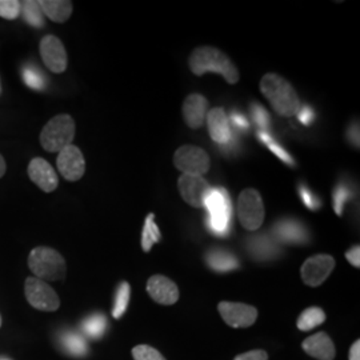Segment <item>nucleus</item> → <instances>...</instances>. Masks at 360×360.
I'll use <instances>...</instances> for the list:
<instances>
[{
	"label": "nucleus",
	"instance_id": "1",
	"mask_svg": "<svg viewBox=\"0 0 360 360\" xmlns=\"http://www.w3.org/2000/svg\"><path fill=\"white\" fill-rule=\"evenodd\" d=\"M260 91L276 114L284 117L297 115L302 102L288 80L276 74H267L260 80Z\"/></svg>",
	"mask_w": 360,
	"mask_h": 360
},
{
	"label": "nucleus",
	"instance_id": "2",
	"mask_svg": "<svg viewBox=\"0 0 360 360\" xmlns=\"http://www.w3.org/2000/svg\"><path fill=\"white\" fill-rule=\"evenodd\" d=\"M188 65L198 77H202L207 72H215L223 75L229 84H236L239 82L238 68L232 63L231 59L215 47L203 46L195 49L190 56Z\"/></svg>",
	"mask_w": 360,
	"mask_h": 360
},
{
	"label": "nucleus",
	"instance_id": "3",
	"mask_svg": "<svg viewBox=\"0 0 360 360\" xmlns=\"http://www.w3.org/2000/svg\"><path fill=\"white\" fill-rule=\"evenodd\" d=\"M205 207L208 211L207 229L219 236L229 235L232 217L231 199L229 193L221 187L211 188Z\"/></svg>",
	"mask_w": 360,
	"mask_h": 360
},
{
	"label": "nucleus",
	"instance_id": "4",
	"mask_svg": "<svg viewBox=\"0 0 360 360\" xmlns=\"http://www.w3.org/2000/svg\"><path fill=\"white\" fill-rule=\"evenodd\" d=\"M28 267L40 281H62L65 276V260L56 250L37 247L30 252Z\"/></svg>",
	"mask_w": 360,
	"mask_h": 360
},
{
	"label": "nucleus",
	"instance_id": "5",
	"mask_svg": "<svg viewBox=\"0 0 360 360\" xmlns=\"http://www.w3.org/2000/svg\"><path fill=\"white\" fill-rule=\"evenodd\" d=\"M77 126L74 119L67 114L53 116L40 132V144L49 153H60L72 144Z\"/></svg>",
	"mask_w": 360,
	"mask_h": 360
},
{
	"label": "nucleus",
	"instance_id": "6",
	"mask_svg": "<svg viewBox=\"0 0 360 360\" xmlns=\"http://www.w3.org/2000/svg\"><path fill=\"white\" fill-rule=\"evenodd\" d=\"M238 217L240 224L248 231H257L266 217V210L260 193L254 188L243 190L238 199Z\"/></svg>",
	"mask_w": 360,
	"mask_h": 360
},
{
	"label": "nucleus",
	"instance_id": "7",
	"mask_svg": "<svg viewBox=\"0 0 360 360\" xmlns=\"http://www.w3.org/2000/svg\"><path fill=\"white\" fill-rule=\"evenodd\" d=\"M175 167L186 175L203 176L210 169V156L200 147L186 144L181 146L174 155Z\"/></svg>",
	"mask_w": 360,
	"mask_h": 360
},
{
	"label": "nucleus",
	"instance_id": "8",
	"mask_svg": "<svg viewBox=\"0 0 360 360\" xmlns=\"http://www.w3.org/2000/svg\"><path fill=\"white\" fill-rule=\"evenodd\" d=\"M25 292L28 303L34 309L52 312L60 306V299L51 285L38 278H27Z\"/></svg>",
	"mask_w": 360,
	"mask_h": 360
},
{
	"label": "nucleus",
	"instance_id": "9",
	"mask_svg": "<svg viewBox=\"0 0 360 360\" xmlns=\"http://www.w3.org/2000/svg\"><path fill=\"white\" fill-rule=\"evenodd\" d=\"M335 264L334 257L327 254L309 257L300 269L302 281L309 287H319L334 271Z\"/></svg>",
	"mask_w": 360,
	"mask_h": 360
},
{
	"label": "nucleus",
	"instance_id": "10",
	"mask_svg": "<svg viewBox=\"0 0 360 360\" xmlns=\"http://www.w3.org/2000/svg\"><path fill=\"white\" fill-rule=\"evenodd\" d=\"M39 51L43 63L53 74H62L67 70V51L60 39L53 35H46L40 40Z\"/></svg>",
	"mask_w": 360,
	"mask_h": 360
},
{
	"label": "nucleus",
	"instance_id": "11",
	"mask_svg": "<svg viewBox=\"0 0 360 360\" xmlns=\"http://www.w3.org/2000/svg\"><path fill=\"white\" fill-rule=\"evenodd\" d=\"M178 188L181 199L186 203L195 208H203L212 187H210L208 181L203 176L183 174L178 180Z\"/></svg>",
	"mask_w": 360,
	"mask_h": 360
},
{
	"label": "nucleus",
	"instance_id": "12",
	"mask_svg": "<svg viewBox=\"0 0 360 360\" xmlns=\"http://www.w3.org/2000/svg\"><path fill=\"white\" fill-rule=\"evenodd\" d=\"M56 166L60 175L68 181H77L82 179L86 172L84 156L74 144L67 146L59 153L56 159Z\"/></svg>",
	"mask_w": 360,
	"mask_h": 360
},
{
	"label": "nucleus",
	"instance_id": "13",
	"mask_svg": "<svg viewBox=\"0 0 360 360\" xmlns=\"http://www.w3.org/2000/svg\"><path fill=\"white\" fill-rule=\"evenodd\" d=\"M219 314L232 328H245L257 322V309L245 303L220 302Z\"/></svg>",
	"mask_w": 360,
	"mask_h": 360
},
{
	"label": "nucleus",
	"instance_id": "14",
	"mask_svg": "<svg viewBox=\"0 0 360 360\" xmlns=\"http://www.w3.org/2000/svg\"><path fill=\"white\" fill-rule=\"evenodd\" d=\"M28 178L44 193H52L59 186V178L51 165L43 158H34L28 165Z\"/></svg>",
	"mask_w": 360,
	"mask_h": 360
},
{
	"label": "nucleus",
	"instance_id": "15",
	"mask_svg": "<svg viewBox=\"0 0 360 360\" xmlns=\"http://www.w3.org/2000/svg\"><path fill=\"white\" fill-rule=\"evenodd\" d=\"M147 292L156 303L163 306L175 304L179 300L178 285L163 275H154L148 279Z\"/></svg>",
	"mask_w": 360,
	"mask_h": 360
},
{
	"label": "nucleus",
	"instance_id": "16",
	"mask_svg": "<svg viewBox=\"0 0 360 360\" xmlns=\"http://www.w3.org/2000/svg\"><path fill=\"white\" fill-rule=\"evenodd\" d=\"M274 233L281 242L291 245H303L309 239V231L304 224L292 218L278 220L274 226Z\"/></svg>",
	"mask_w": 360,
	"mask_h": 360
},
{
	"label": "nucleus",
	"instance_id": "17",
	"mask_svg": "<svg viewBox=\"0 0 360 360\" xmlns=\"http://www.w3.org/2000/svg\"><path fill=\"white\" fill-rule=\"evenodd\" d=\"M183 119L190 129H200L206 122L208 101L200 94H191L183 102Z\"/></svg>",
	"mask_w": 360,
	"mask_h": 360
},
{
	"label": "nucleus",
	"instance_id": "18",
	"mask_svg": "<svg viewBox=\"0 0 360 360\" xmlns=\"http://www.w3.org/2000/svg\"><path fill=\"white\" fill-rule=\"evenodd\" d=\"M207 129L211 139L218 144H226L231 139V126L227 112L223 108H212L207 112Z\"/></svg>",
	"mask_w": 360,
	"mask_h": 360
},
{
	"label": "nucleus",
	"instance_id": "19",
	"mask_svg": "<svg viewBox=\"0 0 360 360\" xmlns=\"http://www.w3.org/2000/svg\"><path fill=\"white\" fill-rule=\"evenodd\" d=\"M303 349L309 356L318 360H334L335 346L331 338L326 333H318L303 342Z\"/></svg>",
	"mask_w": 360,
	"mask_h": 360
},
{
	"label": "nucleus",
	"instance_id": "20",
	"mask_svg": "<svg viewBox=\"0 0 360 360\" xmlns=\"http://www.w3.org/2000/svg\"><path fill=\"white\" fill-rule=\"evenodd\" d=\"M39 6L50 20L55 23H65L72 13V3L68 0H41Z\"/></svg>",
	"mask_w": 360,
	"mask_h": 360
},
{
	"label": "nucleus",
	"instance_id": "21",
	"mask_svg": "<svg viewBox=\"0 0 360 360\" xmlns=\"http://www.w3.org/2000/svg\"><path fill=\"white\" fill-rule=\"evenodd\" d=\"M206 262L210 269L217 272H229L239 269V260L226 250H211L207 252Z\"/></svg>",
	"mask_w": 360,
	"mask_h": 360
},
{
	"label": "nucleus",
	"instance_id": "22",
	"mask_svg": "<svg viewBox=\"0 0 360 360\" xmlns=\"http://www.w3.org/2000/svg\"><path fill=\"white\" fill-rule=\"evenodd\" d=\"M324 322H326L324 311L319 307H309L300 314L297 319V328L300 331H311Z\"/></svg>",
	"mask_w": 360,
	"mask_h": 360
},
{
	"label": "nucleus",
	"instance_id": "23",
	"mask_svg": "<svg viewBox=\"0 0 360 360\" xmlns=\"http://www.w3.org/2000/svg\"><path fill=\"white\" fill-rule=\"evenodd\" d=\"M250 251L257 259H270L276 254V247L266 235H259L250 239Z\"/></svg>",
	"mask_w": 360,
	"mask_h": 360
},
{
	"label": "nucleus",
	"instance_id": "24",
	"mask_svg": "<svg viewBox=\"0 0 360 360\" xmlns=\"http://www.w3.org/2000/svg\"><path fill=\"white\" fill-rule=\"evenodd\" d=\"M20 13L30 26L35 27V28H41L44 26L43 11L39 6V1H35V0L22 1L20 3Z\"/></svg>",
	"mask_w": 360,
	"mask_h": 360
},
{
	"label": "nucleus",
	"instance_id": "25",
	"mask_svg": "<svg viewBox=\"0 0 360 360\" xmlns=\"http://www.w3.org/2000/svg\"><path fill=\"white\" fill-rule=\"evenodd\" d=\"M154 219V214H150L146 219V223L143 227L142 247L144 252H148L153 248V245L160 242L162 239V233L159 231V227L155 224Z\"/></svg>",
	"mask_w": 360,
	"mask_h": 360
},
{
	"label": "nucleus",
	"instance_id": "26",
	"mask_svg": "<svg viewBox=\"0 0 360 360\" xmlns=\"http://www.w3.org/2000/svg\"><path fill=\"white\" fill-rule=\"evenodd\" d=\"M107 319L102 314H95L89 316L83 324V331L86 335H89L92 339H99L103 336L105 330H107Z\"/></svg>",
	"mask_w": 360,
	"mask_h": 360
},
{
	"label": "nucleus",
	"instance_id": "27",
	"mask_svg": "<svg viewBox=\"0 0 360 360\" xmlns=\"http://www.w3.org/2000/svg\"><path fill=\"white\" fill-rule=\"evenodd\" d=\"M62 343L65 351L72 356H84L87 354L86 340L75 333H67L63 335Z\"/></svg>",
	"mask_w": 360,
	"mask_h": 360
},
{
	"label": "nucleus",
	"instance_id": "28",
	"mask_svg": "<svg viewBox=\"0 0 360 360\" xmlns=\"http://www.w3.org/2000/svg\"><path fill=\"white\" fill-rule=\"evenodd\" d=\"M129 295H131V287L127 282H122L116 290L115 304L112 309V316L115 319H120L126 309L129 307Z\"/></svg>",
	"mask_w": 360,
	"mask_h": 360
},
{
	"label": "nucleus",
	"instance_id": "29",
	"mask_svg": "<svg viewBox=\"0 0 360 360\" xmlns=\"http://www.w3.org/2000/svg\"><path fill=\"white\" fill-rule=\"evenodd\" d=\"M23 80L32 90L41 91L46 89V77L39 71L37 67L28 65L23 68Z\"/></svg>",
	"mask_w": 360,
	"mask_h": 360
},
{
	"label": "nucleus",
	"instance_id": "30",
	"mask_svg": "<svg viewBox=\"0 0 360 360\" xmlns=\"http://www.w3.org/2000/svg\"><path fill=\"white\" fill-rule=\"evenodd\" d=\"M351 198H352V191L347 184L342 183L335 187L334 193H333V206H334L335 212L338 215L343 214L345 206L347 205V202Z\"/></svg>",
	"mask_w": 360,
	"mask_h": 360
},
{
	"label": "nucleus",
	"instance_id": "31",
	"mask_svg": "<svg viewBox=\"0 0 360 360\" xmlns=\"http://www.w3.org/2000/svg\"><path fill=\"white\" fill-rule=\"evenodd\" d=\"M0 16L7 20H15L20 16V1L0 0Z\"/></svg>",
	"mask_w": 360,
	"mask_h": 360
},
{
	"label": "nucleus",
	"instance_id": "32",
	"mask_svg": "<svg viewBox=\"0 0 360 360\" xmlns=\"http://www.w3.org/2000/svg\"><path fill=\"white\" fill-rule=\"evenodd\" d=\"M132 356L135 360H166L158 349L146 345L134 348Z\"/></svg>",
	"mask_w": 360,
	"mask_h": 360
},
{
	"label": "nucleus",
	"instance_id": "33",
	"mask_svg": "<svg viewBox=\"0 0 360 360\" xmlns=\"http://www.w3.org/2000/svg\"><path fill=\"white\" fill-rule=\"evenodd\" d=\"M299 195H300L302 202L304 203V206L307 207L309 210L316 211V210H319L322 207L321 199L315 193H312L307 186H304V184L299 186Z\"/></svg>",
	"mask_w": 360,
	"mask_h": 360
},
{
	"label": "nucleus",
	"instance_id": "34",
	"mask_svg": "<svg viewBox=\"0 0 360 360\" xmlns=\"http://www.w3.org/2000/svg\"><path fill=\"white\" fill-rule=\"evenodd\" d=\"M251 114H252L255 123L262 129V131H266L270 127L271 117L263 105L257 103L252 104L251 105Z\"/></svg>",
	"mask_w": 360,
	"mask_h": 360
},
{
	"label": "nucleus",
	"instance_id": "35",
	"mask_svg": "<svg viewBox=\"0 0 360 360\" xmlns=\"http://www.w3.org/2000/svg\"><path fill=\"white\" fill-rule=\"evenodd\" d=\"M266 146H267V147L270 148L271 151H272L274 154L276 155L281 160H283L285 165H288V166H294V165H295V163H294L292 156L288 154L281 144L274 142V139H272L270 143H267Z\"/></svg>",
	"mask_w": 360,
	"mask_h": 360
},
{
	"label": "nucleus",
	"instance_id": "36",
	"mask_svg": "<svg viewBox=\"0 0 360 360\" xmlns=\"http://www.w3.org/2000/svg\"><path fill=\"white\" fill-rule=\"evenodd\" d=\"M233 360H269V355L263 349H254L242 355H238Z\"/></svg>",
	"mask_w": 360,
	"mask_h": 360
},
{
	"label": "nucleus",
	"instance_id": "37",
	"mask_svg": "<svg viewBox=\"0 0 360 360\" xmlns=\"http://www.w3.org/2000/svg\"><path fill=\"white\" fill-rule=\"evenodd\" d=\"M297 117L299 120L304 124V126H309L311 123H314L315 119V112L309 105H302L300 111L297 112Z\"/></svg>",
	"mask_w": 360,
	"mask_h": 360
},
{
	"label": "nucleus",
	"instance_id": "38",
	"mask_svg": "<svg viewBox=\"0 0 360 360\" xmlns=\"http://www.w3.org/2000/svg\"><path fill=\"white\" fill-rule=\"evenodd\" d=\"M231 123L232 126L238 131H245V129H250V123H248L247 117L243 114L236 112V111L231 114Z\"/></svg>",
	"mask_w": 360,
	"mask_h": 360
},
{
	"label": "nucleus",
	"instance_id": "39",
	"mask_svg": "<svg viewBox=\"0 0 360 360\" xmlns=\"http://www.w3.org/2000/svg\"><path fill=\"white\" fill-rule=\"evenodd\" d=\"M346 257L351 266L359 269L360 267V247L359 245H354L346 252Z\"/></svg>",
	"mask_w": 360,
	"mask_h": 360
},
{
	"label": "nucleus",
	"instance_id": "40",
	"mask_svg": "<svg viewBox=\"0 0 360 360\" xmlns=\"http://www.w3.org/2000/svg\"><path fill=\"white\" fill-rule=\"evenodd\" d=\"M347 138L352 146L359 148V124L352 123L347 131Z\"/></svg>",
	"mask_w": 360,
	"mask_h": 360
},
{
	"label": "nucleus",
	"instance_id": "41",
	"mask_svg": "<svg viewBox=\"0 0 360 360\" xmlns=\"http://www.w3.org/2000/svg\"><path fill=\"white\" fill-rule=\"evenodd\" d=\"M349 360H360V340H356L349 349Z\"/></svg>",
	"mask_w": 360,
	"mask_h": 360
},
{
	"label": "nucleus",
	"instance_id": "42",
	"mask_svg": "<svg viewBox=\"0 0 360 360\" xmlns=\"http://www.w3.org/2000/svg\"><path fill=\"white\" fill-rule=\"evenodd\" d=\"M6 169H7L6 160H4V158L0 155V178H3V176H4V174H6Z\"/></svg>",
	"mask_w": 360,
	"mask_h": 360
},
{
	"label": "nucleus",
	"instance_id": "43",
	"mask_svg": "<svg viewBox=\"0 0 360 360\" xmlns=\"http://www.w3.org/2000/svg\"><path fill=\"white\" fill-rule=\"evenodd\" d=\"M0 326H1V316H0Z\"/></svg>",
	"mask_w": 360,
	"mask_h": 360
},
{
	"label": "nucleus",
	"instance_id": "44",
	"mask_svg": "<svg viewBox=\"0 0 360 360\" xmlns=\"http://www.w3.org/2000/svg\"><path fill=\"white\" fill-rule=\"evenodd\" d=\"M0 92H1V87H0Z\"/></svg>",
	"mask_w": 360,
	"mask_h": 360
}]
</instances>
